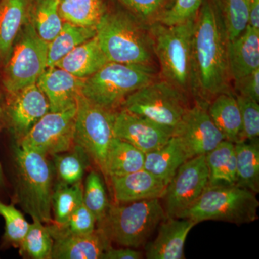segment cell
<instances>
[{
	"instance_id": "31",
	"label": "cell",
	"mask_w": 259,
	"mask_h": 259,
	"mask_svg": "<svg viewBox=\"0 0 259 259\" xmlns=\"http://www.w3.org/2000/svg\"><path fill=\"white\" fill-rule=\"evenodd\" d=\"M29 20L37 35L49 44L59 33L63 21L59 12V0H32Z\"/></svg>"
},
{
	"instance_id": "25",
	"label": "cell",
	"mask_w": 259,
	"mask_h": 259,
	"mask_svg": "<svg viewBox=\"0 0 259 259\" xmlns=\"http://www.w3.org/2000/svg\"><path fill=\"white\" fill-rule=\"evenodd\" d=\"M146 154L118 138L112 139L105 163V179L120 177L144 169Z\"/></svg>"
},
{
	"instance_id": "45",
	"label": "cell",
	"mask_w": 259,
	"mask_h": 259,
	"mask_svg": "<svg viewBox=\"0 0 259 259\" xmlns=\"http://www.w3.org/2000/svg\"><path fill=\"white\" fill-rule=\"evenodd\" d=\"M0 62H1V61H0Z\"/></svg>"
},
{
	"instance_id": "41",
	"label": "cell",
	"mask_w": 259,
	"mask_h": 259,
	"mask_svg": "<svg viewBox=\"0 0 259 259\" xmlns=\"http://www.w3.org/2000/svg\"><path fill=\"white\" fill-rule=\"evenodd\" d=\"M237 95L259 102V69L235 82Z\"/></svg>"
},
{
	"instance_id": "1",
	"label": "cell",
	"mask_w": 259,
	"mask_h": 259,
	"mask_svg": "<svg viewBox=\"0 0 259 259\" xmlns=\"http://www.w3.org/2000/svg\"><path fill=\"white\" fill-rule=\"evenodd\" d=\"M228 40L222 18L211 0H204L194 21L192 36L194 93L208 105L219 94L231 92Z\"/></svg>"
},
{
	"instance_id": "24",
	"label": "cell",
	"mask_w": 259,
	"mask_h": 259,
	"mask_svg": "<svg viewBox=\"0 0 259 259\" xmlns=\"http://www.w3.org/2000/svg\"><path fill=\"white\" fill-rule=\"evenodd\" d=\"M189 159L190 158L183 146L176 137L172 136L164 146L146 153L144 169L168 185L178 168Z\"/></svg>"
},
{
	"instance_id": "2",
	"label": "cell",
	"mask_w": 259,
	"mask_h": 259,
	"mask_svg": "<svg viewBox=\"0 0 259 259\" xmlns=\"http://www.w3.org/2000/svg\"><path fill=\"white\" fill-rule=\"evenodd\" d=\"M13 202L42 223H53L54 167L48 156L12 140L10 146Z\"/></svg>"
},
{
	"instance_id": "10",
	"label": "cell",
	"mask_w": 259,
	"mask_h": 259,
	"mask_svg": "<svg viewBox=\"0 0 259 259\" xmlns=\"http://www.w3.org/2000/svg\"><path fill=\"white\" fill-rule=\"evenodd\" d=\"M115 112L80 94L76 100L74 144L81 146L105 177L107 151L112 139Z\"/></svg>"
},
{
	"instance_id": "6",
	"label": "cell",
	"mask_w": 259,
	"mask_h": 259,
	"mask_svg": "<svg viewBox=\"0 0 259 259\" xmlns=\"http://www.w3.org/2000/svg\"><path fill=\"white\" fill-rule=\"evenodd\" d=\"M153 65L108 61L85 79L81 94L99 106L115 112L125 99L156 77Z\"/></svg>"
},
{
	"instance_id": "20",
	"label": "cell",
	"mask_w": 259,
	"mask_h": 259,
	"mask_svg": "<svg viewBox=\"0 0 259 259\" xmlns=\"http://www.w3.org/2000/svg\"><path fill=\"white\" fill-rule=\"evenodd\" d=\"M228 59L234 83L259 69V30L247 26L239 37L228 42Z\"/></svg>"
},
{
	"instance_id": "12",
	"label": "cell",
	"mask_w": 259,
	"mask_h": 259,
	"mask_svg": "<svg viewBox=\"0 0 259 259\" xmlns=\"http://www.w3.org/2000/svg\"><path fill=\"white\" fill-rule=\"evenodd\" d=\"M76 114V105L61 111H49L15 142L47 156L69 151L74 145Z\"/></svg>"
},
{
	"instance_id": "7",
	"label": "cell",
	"mask_w": 259,
	"mask_h": 259,
	"mask_svg": "<svg viewBox=\"0 0 259 259\" xmlns=\"http://www.w3.org/2000/svg\"><path fill=\"white\" fill-rule=\"evenodd\" d=\"M256 194L236 185H208L195 203L177 218L196 224L207 221H223L237 226L258 219Z\"/></svg>"
},
{
	"instance_id": "17",
	"label": "cell",
	"mask_w": 259,
	"mask_h": 259,
	"mask_svg": "<svg viewBox=\"0 0 259 259\" xmlns=\"http://www.w3.org/2000/svg\"><path fill=\"white\" fill-rule=\"evenodd\" d=\"M85 79L54 66L47 68L36 83L47 97L49 111L58 112L76 105Z\"/></svg>"
},
{
	"instance_id": "23",
	"label": "cell",
	"mask_w": 259,
	"mask_h": 259,
	"mask_svg": "<svg viewBox=\"0 0 259 259\" xmlns=\"http://www.w3.org/2000/svg\"><path fill=\"white\" fill-rule=\"evenodd\" d=\"M211 119L225 140L236 144L241 141V117L236 95L232 92L219 94L207 105Z\"/></svg>"
},
{
	"instance_id": "13",
	"label": "cell",
	"mask_w": 259,
	"mask_h": 259,
	"mask_svg": "<svg viewBox=\"0 0 259 259\" xmlns=\"http://www.w3.org/2000/svg\"><path fill=\"white\" fill-rule=\"evenodd\" d=\"M6 94L3 98V122L12 140L19 141L49 111V101L36 83Z\"/></svg>"
},
{
	"instance_id": "8",
	"label": "cell",
	"mask_w": 259,
	"mask_h": 259,
	"mask_svg": "<svg viewBox=\"0 0 259 259\" xmlns=\"http://www.w3.org/2000/svg\"><path fill=\"white\" fill-rule=\"evenodd\" d=\"M48 47L28 18L5 61L2 83L6 93L37 82L48 68Z\"/></svg>"
},
{
	"instance_id": "5",
	"label": "cell",
	"mask_w": 259,
	"mask_h": 259,
	"mask_svg": "<svg viewBox=\"0 0 259 259\" xmlns=\"http://www.w3.org/2000/svg\"><path fill=\"white\" fill-rule=\"evenodd\" d=\"M166 218L161 199L115 202L110 204L98 228L111 243L136 249L145 246Z\"/></svg>"
},
{
	"instance_id": "39",
	"label": "cell",
	"mask_w": 259,
	"mask_h": 259,
	"mask_svg": "<svg viewBox=\"0 0 259 259\" xmlns=\"http://www.w3.org/2000/svg\"><path fill=\"white\" fill-rule=\"evenodd\" d=\"M241 117V141H258L259 137L258 102L248 97L236 95Z\"/></svg>"
},
{
	"instance_id": "26",
	"label": "cell",
	"mask_w": 259,
	"mask_h": 259,
	"mask_svg": "<svg viewBox=\"0 0 259 259\" xmlns=\"http://www.w3.org/2000/svg\"><path fill=\"white\" fill-rule=\"evenodd\" d=\"M209 170V185H236L235 144L224 141L205 155Z\"/></svg>"
},
{
	"instance_id": "16",
	"label": "cell",
	"mask_w": 259,
	"mask_h": 259,
	"mask_svg": "<svg viewBox=\"0 0 259 259\" xmlns=\"http://www.w3.org/2000/svg\"><path fill=\"white\" fill-rule=\"evenodd\" d=\"M196 223L188 219L166 218L157 228V236L145 245L148 259H184L186 240Z\"/></svg>"
},
{
	"instance_id": "40",
	"label": "cell",
	"mask_w": 259,
	"mask_h": 259,
	"mask_svg": "<svg viewBox=\"0 0 259 259\" xmlns=\"http://www.w3.org/2000/svg\"><path fill=\"white\" fill-rule=\"evenodd\" d=\"M120 6L136 16L143 23L149 24L156 21L172 0H115Z\"/></svg>"
},
{
	"instance_id": "36",
	"label": "cell",
	"mask_w": 259,
	"mask_h": 259,
	"mask_svg": "<svg viewBox=\"0 0 259 259\" xmlns=\"http://www.w3.org/2000/svg\"><path fill=\"white\" fill-rule=\"evenodd\" d=\"M0 216L5 221V233L2 238L1 248H18L28 232L30 223L23 213L13 204H7L0 199Z\"/></svg>"
},
{
	"instance_id": "19",
	"label": "cell",
	"mask_w": 259,
	"mask_h": 259,
	"mask_svg": "<svg viewBox=\"0 0 259 259\" xmlns=\"http://www.w3.org/2000/svg\"><path fill=\"white\" fill-rule=\"evenodd\" d=\"M51 259H102L111 242L100 228L83 235H54Z\"/></svg>"
},
{
	"instance_id": "43",
	"label": "cell",
	"mask_w": 259,
	"mask_h": 259,
	"mask_svg": "<svg viewBox=\"0 0 259 259\" xmlns=\"http://www.w3.org/2000/svg\"><path fill=\"white\" fill-rule=\"evenodd\" d=\"M248 26L259 30V0H250Z\"/></svg>"
},
{
	"instance_id": "28",
	"label": "cell",
	"mask_w": 259,
	"mask_h": 259,
	"mask_svg": "<svg viewBox=\"0 0 259 259\" xmlns=\"http://www.w3.org/2000/svg\"><path fill=\"white\" fill-rule=\"evenodd\" d=\"M236 156V185L259 192V142L240 141L235 144Z\"/></svg>"
},
{
	"instance_id": "18",
	"label": "cell",
	"mask_w": 259,
	"mask_h": 259,
	"mask_svg": "<svg viewBox=\"0 0 259 259\" xmlns=\"http://www.w3.org/2000/svg\"><path fill=\"white\" fill-rule=\"evenodd\" d=\"M109 180L116 203L161 199L168 185L144 168L123 176L110 177Z\"/></svg>"
},
{
	"instance_id": "32",
	"label": "cell",
	"mask_w": 259,
	"mask_h": 259,
	"mask_svg": "<svg viewBox=\"0 0 259 259\" xmlns=\"http://www.w3.org/2000/svg\"><path fill=\"white\" fill-rule=\"evenodd\" d=\"M83 189L81 182L74 185H65L60 182L56 184L51 197L54 224L58 226L64 224L83 204Z\"/></svg>"
},
{
	"instance_id": "35",
	"label": "cell",
	"mask_w": 259,
	"mask_h": 259,
	"mask_svg": "<svg viewBox=\"0 0 259 259\" xmlns=\"http://www.w3.org/2000/svg\"><path fill=\"white\" fill-rule=\"evenodd\" d=\"M83 204L95 216L97 224L102 222L110 207L105 183L97 171L90 172L83 189Z\"/></svg>"
},
{
	"instance_id": "33",
	"label": "cell",
	"mask_w": 259,
	"mask_h": 259,
	"mask_svg": "<svg viewBox=\"0 0 259 259\" xmlns=\"http://www.w3.org/2000/svg\"><path fill=\"white\" fill-rule=\"evenodd\" d=\"M222 18L228 42L240 36L248 26L250 0H211Z\"/></svg>"
},
{
	"instance_id": "42",
	"label": "cell",
	"mask_w": 259,
	"mask_h": 259,
	"mask_svg": "<svg viewBox=\"0 0 259 259\" xmlns=\"http://www.w3.org/2000/svg\"><path fill=\"white\" fill-rule=\"evenodd\" d=\"M144 253L136 248L121 247L115 248L110 246L105 250L102 259H141L144 258Z\"/></svg>"
},
{
	"instance_id": "37",
	"label": "cell",
	"mask_w": 259,
	"mask_h": 259,
	"mask_svg": "<svg viewBox=\"0 0 259 259\" xmlns=\"http://www.w3.org/2000/svg\"><path fill=\"white\" fill-rule=\"evenodd\" d=\"M97 220L93 213L81 204L63 225L51 223L47 226L51 236L83 235L93 233L96 229Z\"/></svg>"
},
{
	"instance_id": "44",
	"label": "cell",
	"mask_w": 259,
	"mask_h": 259,
	"mask_svg": "<svg viewBox=\"0 0 259 259\" xmlns=\"http://www.w3.org/2000/svg\"><path fill=\"white\" fill-rule=\"evenodd\" d=\"M3 97L0 95V131L3 124ZM7 188L6 177H5L3 164L0 161V194H3Z\"/></svg>"
},
{
	"instance_id": "9",
	"label": "cell",
	"mask_w": 259,
	"mask_h": 259,
	"mask_svg": "<svg viewBox=\"0 0 259 259\" xmlns=\"http://www.w3.org/2000/svg\"><path fill=\"white\" fill-rule=\"evenodd\" d=\"M190 107L185 93L156 79L129 95L120 108L174 130Z\"/></svg>"
},
{
	"instance_id": "4",
	"label": "cell",
	"mask_w": 259,
	"mask_h": 259,
	"mask_svg": "<svg viewBox=\"0 0 259 259\" xmlns=\"http://www.w3.org/2000/svg\"><path fill=\"white\" fill-rule=\"evenodd\" d=\"M194 20L175 25L153 22L148 25L153 54L157 58L163 79L187 96H193L192 36Z\"/></svg>"
},
{
	"instance_id": "30",
	"label": "cell",
	"mask_w": 259,
	"mask_h": 259,
	"mask_svg": "<svg viewBox=\"0 0 259 259\" xmlns=\"http://www.w3.org/2000/svg\"><path fill=\"white\" fill-rule=\"evenodd\" d=\"M52 156L53 167L59 180L58 182L65 185L81 182L92 161L85 150L76 144L69 151Z\"/></svg>"
},
{
	"instance_id": "38",
	"label": "cell",
	"mask_w": 259,
	"mask_h": 259,
	"mask_svg": "<svg viewBox=\"0 0 259 259\" xmlns=\"http://www.w3.org/2000/svg\"><path fill=\"white\" fill-rule=\"evenodd\" d=\"M204 0H172L171 4L158 15L156 21L175 25L194 20Z\"/></svg>"
},
{
	"instance_id": "15",
	"label": "cell",
	"mask_w": 259,
	"mask_h": 259,
	"mask_svg": "<svg viewBox=\"0 0 259 259\" xmlns=\"http://www.w3.org/2000/svg\"><path fill=\"white\" fill-rule=\"evenodd\" d=\"M113 133L146 154L166 144L173 129L120 108L115 112Z\"/></svg>"
},
{
	"instance_id": "21",
	"label": "cell",
	"mask_w": 259,
	"mask_h": 259,
	"mask_svg": "<svg viewBox=\"0 0 259 259\" xmlns=\"http://www.w3.org/2000/svg\"><path fill=\"white\" fill-rule=\"evenodd\" d=\"M32 0H0V61H6L29 18Z\"/></svg>"
},
{
	"instance_id": "29",
	"label": "cell",
	"mask_w": 259,
	"mask_h": 259,
	"mask_svg": "<svg viewBox=\"0 0 259 259\" xmlns=\"http://www.w3.org/2000/svg\"><path fill=\"white\" fill-rule=\"evenodd\" d=\"M96 28L83 27L64 22L59 33L49 44L48 68L54 67L59 61L75 48L93 38Z\"/></svg>"
},
{
	"instance_id": "34",
	"label": "cell",
	"mask_w": 259,
	"mask_h": 259,
	"mask_svg": "<svg viewBox=\"0 0 259 259\" xmlns=\"http://www.w3.org/2000/svg\"><path fill=\"white\" fill-rule=\"evenodd\" d=\"M32 219V223L19 245V253L24 258L51 259L54 239L50 232L40 221Z\"/></svg>"
},
{
	"instance_id": "14",
	"label": "cell",
	"mask_w": 259,
	"mask_h": 259,
	"mask_svg": "<svg viewBox=\"0 0 259 259\" xmlns=\"http://www.w3.org/2000/svg\"><path fill=\"white\" fill-rule=\"evenodd\" d=\"M207 105L195 101L173 130L172 136L179 140L190 158L207 154L225 140L211 119Z\"/></svg>"
},
{
	"instance_id": "22",
	"label": "cell",
	"mask_w": 259,
	"mask_h": 259,
	"mask_svg": "<svg viewBox=\"0 0 259 259\" xmlns=\"http://www.w3.org/2000/svg\"><path fill=\"white\" fill-rule=\"evenodd\" d=\"M96 35L75 48L63 57L56 67L68 71L76 77L88 79L108 62Z\"/></svg>"
},
{
	"instance_id": "27",
	"label": "cell",
	"mask_w": 259,
	"mask_h": 259,
	"mask_svg": "<svg viewBox=\"0 0 259 259\" xmlns=\"http://www.w3.org/2000/svg\"><path fill=\"white\" fill-rule=\"evenodd\" d=\"M107 8V0H59L63 21L79 26L97 28Z\"/></svg>"
},
{
	"instance_id": "3",
	"label": "cell",
	"mask_w": 259,
	"mask_h": 259,
	"mask_svg": "<svg viewBox=\"0 0 259 259\" xmlns=\"http://www.w3.org/2000/svg\"><path fill=\"white\" fill-rule=\"evenodd\" d=\"M96 36L109 61L153 65L152 40L146 25L121 6L107 11Z\"/></svg>"
},
{
	"instance_id": "11",
	"label": "cell",
	"mask_w": 259,
	"mask_h": 259,
	"mask_svg": "<svg viewBox=\"0 0 259 259\" xmlns=\"http://www.w3.org/2000/svg\"><path fill=\"white\" fill-rule=\"evenodd\" d=\"M209 185L205 155L185 161L167 185L161 198L167 218H177L190 208Z\"/></svg>"
}]
</instances>
